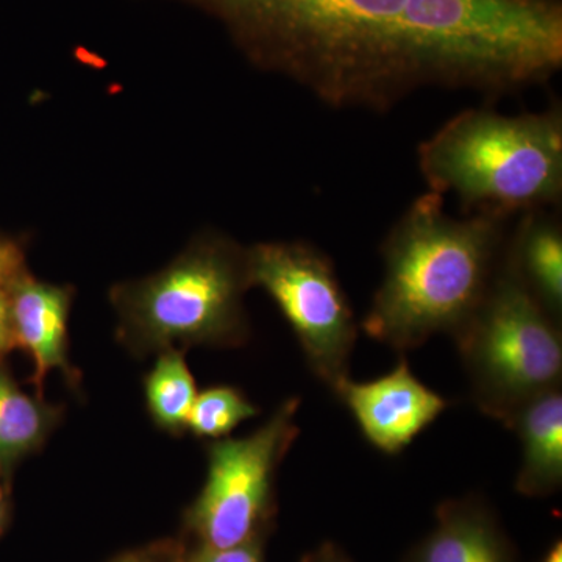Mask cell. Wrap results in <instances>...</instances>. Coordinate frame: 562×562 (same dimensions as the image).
Returning <instances> with one entry per match:
<instances>
[{
  "mask_svg": "<svg viewBox=\"0 0 562 562\" xmlns=\"http://www.w3.org/2000/svg\"><path fill=\"white\" fill-rule=\"evenodd\" d=\"M187 2L331 109L384 113L424 88L501 98L562 68L561 0Z\"/></svg>",
  "mask_w": 562,
  "mask_h": 562,
  "instance_id": "cell-1",
  "label": "cell"
},
{
  "mask_svg": "<svg viewBox=\"0 0 562 562\" xmlns=\"http://www.w3.org/2000/svg\"><path fill=\"white\" fill-rule=\"evenodd\" d=\"M508 222L484 214L454 220L431 191L414 199L380 247L383 280L361 321L366 335L397 351L453 336L490 290Z\"/></svg>",
  "mask_w": 562,
  "mask_h": 562,
  "instance_id": "cell-2",
  "label": "cell"
},
{
  "mask_svg": "<svg viewBox=\"0 0 562 562\" xmlns=\"http://www.w3.org/2000/svg\"><path fill=\"white\" fill-rule=\"evenodd\" d=\"M417 166L430 191L453 194L465 216L512 221L553 209L562 199V110L461 111L422 140Z\"/></svg>",
  "mask_w": 562,
  "mask_h": 562,
  "instance_id": "cell-3",
  "label": "cell"
},
{
  "mask_svg": "<svg viewBox=\"0 0 562 562\" xmlns=\"http://www.w3.org/2000/svg\"><path fill=\"white\" fill-rule=\"evenodd\" d=\"M247 247L202 232L168 266L111 286L117 339L136 357L188 347H239L250 338L244 295Z\"/></svg>",
  "mask_w": 562,
  "mask_h": 562,
  "instance_id": "cell-4",
  "label": "cell"
},
{
  "mask_svg": "<svg viewBox=\"0 0 562 562\" xmlns=\"http://www.w3.org/2000/svg\"><path fill=\"white\" fill-rule=\"evenodd\" d=\"M472 401L508 428L535 398L561 390V324L503 262L479 308L452 336Z\"/></svg>",
  "mask_w": 562,
  "mask_h": 562,
  "instance_id": "cell-5",
  "label": "cell"
},
{
  "mask_svg": "<svg viewBox=\"0 0 562 562\" xmlns=\"http://www.w3.org/2000/svg\"><path fill=\"white\" fill-rule=\"evenodd\" d=\"M247 271L250 288L279 306L314 375L330 390L349 376L358 324L330 257L305 241L258 243L247 247Z\"/></svg>",
  "mask_w": 562,
  "mask_h": 562,
  "instance_id": "cell-6",
  "label": "cell"
},
{
  "mask_svg": "<svg viewBox=\"0 0 562 562\" xmlns=\"http://www.w3.org/2000/svg\"><path fill=\"white\" fill-rule=\"evenodd\" d=\"M299 408L301 398H288L246 438L210 443L206 482L187 513L202 547L232 549L258 538L272 512L277 472L299 436Z\"/></svg>",
  "mask_w": 562,
  "mask_h": 562,
  "instance_id": "cell-7",
  "label": "cell"
},
{
  "mask_svg": "<svg viewBox=\"0 0 562 562\" xmlns=\"http://www.w3.org/2000/svg\"><path fill=\"white\" fill-rule=\"evenodd\" d=\"M371 446L382 453L403 452L447 408L449 401L420 382L406 358L372 382L346 376L331 390Z\"/></svg>",
  "mask_w": 562,
  "mask_h": 562,
  "instance_id": "cell-8",
  "label": "cell"
},
{
  "mask_svg": "<svg viewBox=\"0 0 562 562\" xmlns=\"http://www.w3.org/2000/svg\"><path fill=\"white\" fill-rule=\"evenodd\" d=\"M76 290L66 284L38 280L31 271L24 273L11 299V328L16 349L31 355L35 372L36 397L43 398L47 373L57 369L66 382L77 390L80 372L70 364L68 322Z\"/></svg>",
  "mask_w": 562,
  "mask_h": 562,
  "instance_id": "cell-9",
  "label": "cell"
},
{
  "mask_svg": "<svg viewBox=\"0 0 562 562\" xmlns=\"http://www.w3.org/2000/svg\"><path fill=\"white\" fill-rule=\"evenodd\" d=\"M503 262L543 310L562 317V225L549 209L520 214L508 233Z\"/></svg>",
  "mask_w": 562,
  "mask_h": 562,
  "instance_id": "cell-10",
  "label": "cell"
},
{
  "mask_svg": "<svg viewBox=\"0 0 562 562\" xmlns=\"http://www.w3.org/2000/svg\"><path fill=\"white\" fill-rule=\"evenodd\" d=\"M438 527L408 562H513V552L482 498L443 502Z\"/></svg>",
  "mask_w": 562,
  "mask_h": 562,
  "instance_id": "cell-11",
  "label": "cell"
},
{
  "mask_svg": "<svg viewBox=\"0 0 562 562\" xmlns=\"http://www.w3.org/2000/svg\"><path fill=\"white\" fill-rule=\"evenodd\" d=\"M509 430L522 446L516 491L527 497H547L562 486V392L554 390L525 405Z\"/></svg>",
  "mask_w": 562,
  "mask_h": 562,
  "instance_id": "cell-12",
  "label": "cell"
},
{
  "mask_svg": "<svg viewBox=\"0 0 562 562\" xmlns=\"http://www.w3.org/2000/svg\"><path fill=\"white\" fill-rule=\"evenodd\" d=\"M61 416L60 406L25 394L0 364V483L10 486L14 468L44 446Z\"/></svg>",
  "mask_w": 562,
  "mask_h": 562,
  "instance_id": "cell-13",
  "label": "cell"
},
{
  "mask_svg": "<svg viewBox=\"0 0 562 562\" xmlns=\"http://www.w3.org/2000/svg\"><path fill=\"white\" fill-rule=\"evenodd\" d=\"M144 392L147 409L158 428L173 436L188 431V417L199 392L184 350L166 349L158 353L154 369L144 380Z\"/></svg>",
  "mask_w": 562,
  "mask_h": 562,
  "instance_id": "cell-14",
  "label": "cell"
},
{
  "mask_svg": "<svg viewBox=\"0 0 562 562\" xmlns=\"http://www.w3.org/2000/svg\"><path fill=\"white\" fill-rule=\"evenodd\" d=\"M258 413L260 409L236 387L213 386L198 394L188 417V431L195 438L217 441Z\"/></svg>",
  "mask_w": 562,
  "mask_h": 562,
  "instance_id": "cell-15",
  "label": "cell"
},
{
  "mask_svg": "<svg viewBox=\"0 0 562 562\" xmlns=\"http://www.w3.org/2000/svg\"><path fill=\"white\" fill-rule=\"evenodd\" d=\"M27 271L25 243L0 233V364L9 351L16 349L11 328V299L18 281Z\"/></svg>",
  "mask_w": 562,
  "mask_h": 562,
  "instance_id": "cell-16",
  "label": "cell"
},
{
  "mask_svg": "<svg viewBox=\"0 0 562 562\" xmlns=\"http://www.w3.org/2000/svg\"><path fill=\"white\" fill-rule=\"evenodd\" d=\"M188 562H262L261 546L257 538L224 550L201 546Z\"/></svg>",
  "mask_w": 562,
  "mask_h": 562,
  "instance_id": "cell-17",
  "label": "cell"
},
{
  "mask_svg": "<svg viewBox=\"0 0 562 562\" xmlns=\"http://www.w3.org/2000/svg\"><path fill=\"white\" fill-rule=\"evenodd\" d=\"M303 562H351L335 543H324L316 552L308 554Z\"/></svg>",
  "mask_w": 562,
  "mask_h": 562,
  "instance_id": "cell-18",
  "label": "cell"
},
{
  "mask_svg": "<svg viewBox=\"0 0 562 562\" xmlns=\"http://www.w3.org/2000/svg\"><path fill=\"white\" fill-rule=\"evenodd\" d=\"M7 492H9V487L0 483V531L5 527L7 516H9V498H7Z\"/></svg>",
  "mask_w": 562,
  "mask_h": 562,
  "instance_id": "cell-19",
  "label": "cell"
},
{
  "mask_svg": "<svg viewBox=\"0 0 562 562\" xmlns=\"http://www.w3.org/2000/svg\"><path fill=\"white\" fill-rule=\"evenodd\" d=\"M542 562H562V542H554Z\"/></svg>",
  "mask_w": 562,
  "mask_h": 562,
  "instance_id": "cell-20",
  "label": "cell"
},
{
  "mask_svg": "<svg viewBox=\"0 0 562 562\" xmlns=\"http://www.w3.org/2000/svg\"><path fill=\"white\" fill-rule=\"evenodd\" d=\"M116 562H155L151 558L147 557V554H127V557L121 558L120 561Z\"/></svg>",
  "mask_w": 562,
  "mask_h": 562,
  "instance_id": "cell-21",
  "label": "cell"
},
{
  "mask_svg": "<svg viewBox=\"0 0 562 562\" xmlns=\"http://www.w3.org/2000/svg\"><path fill=\"white\" fill-rule=\"evenodd\" d=\"M176 562H180V561H176ZM181 562H183V561H181Z\"/></svg>",
  "mask_w": 562,
  "mask_h": 562,
  "instance_id": "cell-22",
  "label": "cell"
}]
</instances>
